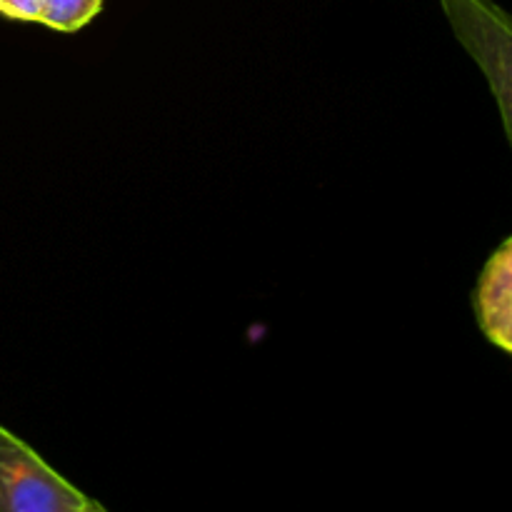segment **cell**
<instances>
[{
    "label": "cell",
    "instance_id": "cell-4",
    "mask_svg": "<svg viewBox=\"0 0 512 512\" xmlns=\"http://www.w3.org/2000/svg\"><path fill=\"white\" fill-rule=\"evenodd\" d=\"M103 8V0H0V15L40 23L58 33H78Z\"/></svg>",
    "mask_w": 512,
    "mask_h": 512
},
{
    "label": "cell",
    "instance_id": "cell-2",
    "mask_svg": "<svg viewBox=\"0 0 512 512\" xmlns=\"http://www.w3.org/2000/svg\"><path fill=\"white\" fill-rule=\"evenodd\" d=\"M460 43L488 78L503 128L512 140V25L493 0H440Z\"/></svg>",
    "mask_w": 512,
    "mask_h": 512
},
{
    "label": "cell",
    "instance_id": "cell-3",
    "mask_svg": "<svg viewBox=\"0 0 512 512\" xmlns=\"http://www.w3.org/2000/svg\"><path fill=\"white\" fill-rule=\"evenodd\" d=\"M473 310L485 338L503 353H512V240L485 263L473 293Z\"/></svg>",
    "mask_w": 512,
    "mask_h": 512
},
{
    "label": "cell",
    "instance_id": "cell-1",
    "mask_svg": "<svg viewBox=\"0 0 512 512\" xmlns=\"http://www.w3.org/2000/svg\"><path fill=\"white\" fill-rule=\"evenodd\" d=\"M103 512L0 425V512Z\"/></svg>",
    "mask_w": 512,
    "mask_h": 512
}]
</instances>
